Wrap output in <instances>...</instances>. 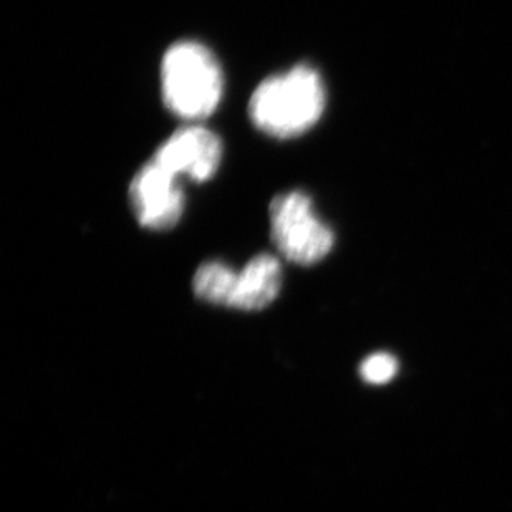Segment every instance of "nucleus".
<instances>
[{
    "mask_svg": "<svg viewBox=\"0 0 512 512\" xmlns=\"http://www.w3.org/2000/svg\"><path fill=\"white\" fill-rule=\"evenodd\" d=\"M327 95L320 73L307 63L267 77L249 102L257 130L277 140H290L314 128L324 113Z\"/></svg>",
    "mask_w": 512,
    "mask_h": 512,
    "instance_id": "obj_1",
    "label": "nucleus"
},
{
    "mask_svg": "<svg viewBox=\"0 0 512 512\" xmlns=\"http://www.w3.org/2000/svg\"><path fill=\"white\" fill-rule=\"evenodd\" d=\"M224 92L221 63L206 45L181 40L161 60V97L183 120H203L218 108Z\"/></svg>",
    "mask_w": 512,
    "mask_h": 512,
    "instance_id": "obj_2",
    "label": "nucleus"
},
{
    "mask_svg": "<svg viewBox=\"0 0 512 512\" xmlns=\"http://www.w3.org/2000/svg\"><path fill=\"white\" fill-rule=\"evenodd\" d=\"M271 237L287 261L312 266L334 247L332 229L315 214L312 199L302 191L277 194L269 206Z\"/></svg>",
    "mask_w": 512,
    "mask_h": 512,
    "instance_id": "obj_3",
    "label": "nucleus"
},
{
    "mask_svg": "<svg viewBox=\"0 0 512 512\" xmlns=\"http://www.w3.org/2000/svg\"><path fill=\"white\" fill-rule=\"evenodd\" d=\"M130 204L141 228L173 229L184 213V191L178 176L151 160L131 179Z\"/></svg>",
    "mask_w": 512,
    "mask_h": 512,
    "instance_id": "obj_4",
    "label": "nucleus"
},
{
    "mask_svg": "<svg viewBox=\"0 0 512 512\" xmlns=\"http://www.w3.org/2000/svg\"><path fill=\"white\" fill-rule=\"evenodd\" d=\"M223 160V141L204 126L179 128L156 150L153 161L174 176H188L196 183L213 178Z\"/></svg>",
    "mask_w": 512,
    "mask_h": 512,
    "instance_id": "obj_5",
    "label": "nucleus"
},
{
    "mask_svg": "<svg viewBox=\"0 0 512 512\" xmlns=\"http://www.w3.org/2000/svg\"><path fill=\"white\" fill-rule=\"evenodd\" d=\"M282 266L271 254H259L234 272L228 307L244 312L266 309L281 292Z\"/></svg>",
    "mask_w": 512,
    "mask_h": 512,
    "instance_id": "obj_6",
    "label": "nucleus"
},
{
    "mask_svg": "<svg viewBox=\"0 0 512 512\" xmlns=\"http://www.w3.org/2000/svg\"><path fill=\"white\" fill-rule=\"evenodd\" d=\"M234 272L223 262H204L193 277L194 294L209 304L228 307Z\"/></svg>",
    "mask_w": 512,
    "mask_h": 512,
    "instance_id": "obj_7",
    "label": "nucleus"
},
{
    "mask_svg": "<svg viewBox=\"0 0 512 512\" xmlns=\"http://www.w3.org/2000/svg\"><path fill=\"white\" fill-rule=\"evenodd\" d=\"M398 372V363L390 353H375L360 365V375L363 380L372 385H383L395 378Z\"/></svg>",
    "mask_w": 512,
    "mask_h": 512,
    "instance_id": "obj_8",
    "label": "nucleus"
}]
</instances>
